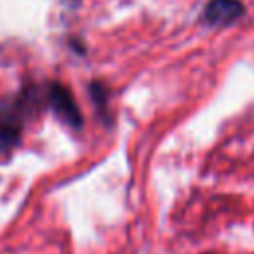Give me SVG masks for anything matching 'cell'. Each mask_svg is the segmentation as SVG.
<instances>
[{
	"instance_id": "7a4b0ae2",
	"label": "cell",
	"mask_w": 254,
	"mask_h": 254,
	"mask_svg": "<svg viewBox=\"0 0 254 254\" xmlns=\"http://www.w3.org/2000/svg\"><path fill=\"white\" fill-rule=\"evenodd\" d=\"M22 107L20 101L10 97L0 101V151L14 147L22 133Z\"/></svg>"
},
{
	"instance_id": "3957f363",
	"label": "cell",
	"mask_w": 254,
	"mask_h": 254,
	"mask_svg": "<svg viewBox=\"0 0 254 254\" xmlns=\"http://www.w3.org/2000/svg\"><path fill=\"white\" fill-rule=\"evenodd\" d=\"M50 105L54 113L71 129H79L83 119L71 91L62 83H50Z\"/></svg>"
},
{
	"instance_id": "6da1fadb",
	"label": "cell",
	"mask_w": 254,
	"mask_h": 254,
	"mask_svg": "<svg viewBox=\"0 0 254 254\" xmlns=\"http://www.w3.org/2000/svg\"><path fill=\"white\" fill-rule=\"evenodd\" d=\"M246 14V6L240 0H208L202 8L200 22L208 28H226L236 24Z\"/></svg>"
}]
</instances>
